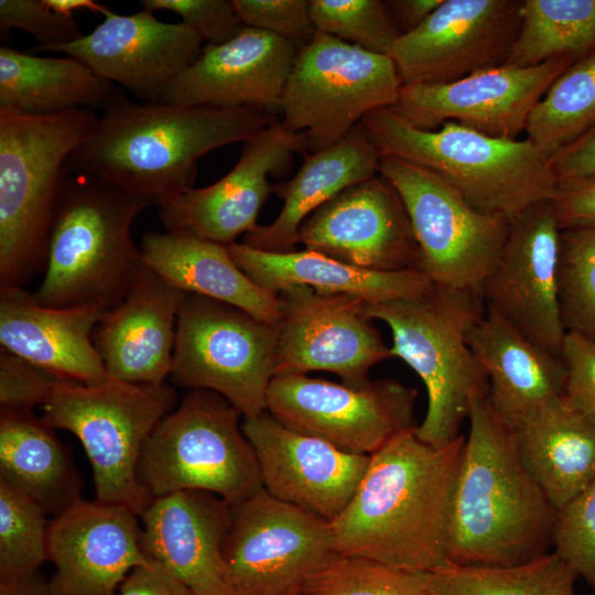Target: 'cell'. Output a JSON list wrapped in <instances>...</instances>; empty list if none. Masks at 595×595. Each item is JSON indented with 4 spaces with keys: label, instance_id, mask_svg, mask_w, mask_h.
Returning <instances> with one entry per match:
<instances>
[{
    "label": "cell",
    "instance_id": "38",
    "mask_svg": "<svg viewBox=\"0 0 595 595\" xmlns=\"http://www.w3.org/2000/svg\"><path fill=\"white\" fill-rule=\"evenodd\" d=\"M556 281L565 332L595 343V228L561 230Z\"/></svg>",
    "mask_w": 595,
    "mask_h": 595
},
{
    "label": "cell",
    "instance_id": "25",
    "mask_svg": "<svg viewBox=\"0 0 595 595\" xmlns=\"http://www.w3.org/2000/svg\"><path fill=\"white\" fill-rule=\"evenodd\" d=\"M139 518L148 558L194 595H238L224 558L231 505L210 493L185 490L154 498Z\"/></svg>",
    "mask_w": 595,
    "mask_h": 595
},
{
    "label": "cell",
    "instance_id": "47",
    "mask_svg": "<svg viewBox=\"0 0 595 595\" xmlns=\"http://www.w3.org/2000/svg\"><path fill=\"white\" fill-rule=\"evenodd\" d=\"M562 360L566 369L564 396L595 420V343L566 333Z\"/></svg>",
    "mask_w": 595,
    "mask_h": 595
},
{
    "label": "cell",
    "instance_id": "44",
    "mask_svg": "<svg viewBox=\"0 0 595 595\" xmlns=\"http://www.w3.org/2000/svg\"><path fill=\"white\" fill-rule=\"evenodd\" d=\"M245 26L260 29L300 47L316 34L310 0H231Z\"/></svg>",
    "mask_w": 595,
    "mask_h": 595
},
{
    "label": "cell",
    "instance_id": "23",
    "mask_svg": "<svg viewBox=\"0 0 595 595\" xmlns=\"http://www.w3.org/2000/svg\"><path fill=\"white\" fill-rule=\"evenodd\" d=\"M138 517L97 499L54 517L47 531V560L55 567L50 595H118L128 574L149 561Z\"/></svg>",
    "mask_w": 595,
    "mask_h": 595
},
{
    "label": "cell",
    "instance_id": "11",
    "mask_svg": "<svg viewBox=\"0 0 595 595\" xmlns=\"http://www.w3.org/2000/svg\"><path fill=\"white\" fill-rule=\"evenodd\" d=\"M277 324L230 304L186 293L181 306L170 379L224 397L242 418L266 411L275 376Z\"/></svg>",
    "mask_w": 595,
    "mask_h": 595
},
{
    "label": "cell",
    "instance_id": "32",
    "mask_svg": "<svg viewBox=\"0 0 595 595\" xmlns=\"http://www.w3.org/2000/svg\"><path fill=\"white\" fill-rule=\"evenodd\" d=\"M141 252L144 263L175 289L230 304L268 324L279 322L278 293L257 285L226 246L166 230L144 234Z\"/></svg>",
    "mask_w": 595,
    "mask_h": 595
},
{
    "label": "cell",
    "instance_id": "26",
    "mask_svg": "<svg viewBox=\"0 0 595 595\" xmlns=\"http://www.w3.org/2000/svg\"><path fill=\"white\" fill-rule=\"evenodd\" d=\"M186 293L148 266L127 296L107 311L93 342L116 380L158 385L170 377L177 317Z\"/></svg>",
    "mask_w": 595,
    "mask_h": 595
},
{
    "label": "cell",
    "instance_id": "14",
    "mask_svg": "<svg viewBox=\"0 0 595 595\" xmlns=\"http://www.w3.org/2000/svg\"><path fill=\"white\" fill-rule=\"evenodd\" d=\"M333 553L329 521L263 488L231 506L224 558L238 595H300Z\"/></svg>",
    "mask_w": 595,
    "mask_h": 595
},
{
    "label": "cell",
    "instance_id": "37",
    "mask_svg": "<svg viewBox=\"0 0 595 595\" xmlns=\"http://www.w3.org/2000/svg\"><path fill=\"white\" fill-rule=\"evenodd\" d=\"M595 126V48L574 61L532 109L529 139L547 158Z\"/></svg>",
    "mask_w": 595,
    "mask_h": 595
},
{
    "label": "cell",
    "instance_id": "46",
    "mask_svg": "<svg viewBox=\"0 0 595 595\" xmlns=\"http://www.w3.org/2000/svg\"><path fill=\"white\" fill-rule=\"evenodd\" d=\"M62 378L1 348L0 408L32 411L43 405L52 387Z\"/></svg>",
    "mask_w": 595,
    "mask_h": 595
},
{
    "label": "cell",
    "instance_id": "21",
    "mask_svg": "<svg viewBox=\"0 0 595 595\" xmlns=\"http://www.w3.org/2000/svg\"><path fill=\"white\" fill-rule=\"evenodd\" d=\"M104 21L79 39L43 52H58L86 64L147 102H159L167 86L201 55L203 39L184 22L167 23L153 12H104Z\"/></svg>",
    "mask_w": 595,
    "mask_h": 595
},
{
    "label": "cell",
    "instance_id": "10",
    "mask_svg": "<svg viewBox=\"0 0 595 595\" xmlns=\"http://www.w3.org/2000/svg\"><path fill=\"white\" fill-rule=\"evenodd\" d=\"M401 87L388 55L316 32L298 52L283 91L280 122L302 132L306 153H315L344 139L370 111L393 107Z\"/></svg>",
    "mask_w": 595,
    "mask_h": 595
},
{
    "label": "cell",
    "instance_id": "48",
    "mask_svg": "<svg viewBox=\"0 0 595 595\" xmlns=\"http://www.w3.org/2000/svg\"><path fill=\"white\" fill-rule=\"evenodd\" d=\"M552 201L561 230L595 228V176L559 183Z\"/></svg>",
    "mask_w": 595,
    "mask_h": 595
},
{
    "label": "cell",
    "instance_id": "45",
    "mask_svg": "<svg viewBox=\"0 0 595 595\" xmlns=\"http://www.w3.org/2000/svg\"><path fill=\"white\" fill-rule=\"evenodd\" d=\"M143 9L169 10L182 18L203 41L219 45L234 39L245 24L228 0H142Z\"/></svg>",
    "mask_w": 595,
    "mask_h": 595
},
{
    "label": "cell",
    "instance_id": "8",
    "mask_svg": "<svg viewBox=\"0 0 595 595\" xmlns=\"http://www.w3.org/2000/svg\"><path fill=\"white\" fill-rule=\"evenodd\" d=\"M176 399L166 382L134 385L111 379L89 386L60 379L42 405V420L79 440L90 463L97 500L125 506L140 517L154 499L138 479L141 452Z\"/></svg>",
    "mask_w": 595,
    "mask_h": 595
},
{
    "label": "cell",
    "instance_id": "33",
    "mask_svg": "<svg viewBox=\"0 0 595 595\" xmlns=\"http://www.w3.org/2000/svg\"><path fill=\"white\" fill-rule=\"evenodd\" d=\"M0 480L53 517L83 500L66 447L32 411L0 409Z\"/></svg>",
    "mask_w": 595,
    "mask_h": 595
},
{
    "label": "cell",
    "instance_id": "30",
    "mask_svg": "<svg viewBox=\"0 0 595 595\" xmlns=\"http://www.w3.org/2000/svg\"><path fill=\"white\" fill-rule=\"evenodd\" d=\"M509 428L521 462L556 511L595 482V420L565 396Z\"/></svg>",
    "mask_w": 595,
    "mask_h": 595
},
{
    "label": "cell",
    "instance_id": "20",
    "mask_svg": "<svg viewBox=\"0 0 595 595\" xmlns=\"http://www.w3.org/2000/svg\"><path fill=\"white\" fill-rule=\"evenodd\" d=\"M298 239L305 249L357 268L422 271L404 203L380 174L347 187L314 210L302 223Z\"/></svg>",
    "mask_w": 595,
    "mask_h": 595
},
{
    "label": "cell",
    "instance_id": "6",
    "mask_svg": "<svg viewBox=\"0 0 595 595\" xmlns=\"http://www.w3.org/2000/svg\"><path fill=\"white\" fill-rule=\"evenodd\" d=\"M360 123L380 156L429 170L480 213L511 220L554 196L558 182L548 158L527 138H495L454 121L421 130L391 107L370 111Z\"/></svg>",
    "mask_w": 595,
    "mask_h": 595
},
{
    "label": "cell",
    "instance_id": "42",
    "mask_svg": "<svg viewBox=\"0 0 595 595\" xmlns=\"http://www.w3.org/2000/svg\"><path fill=\"white\" fill-rule=\"evenodd\" d=\"M553 548L595 589V482L558 510Z\"/></svg>",
    "mask_w": 595,
    "mask_h": 595
},
{
    "label": "cell",
    "instance_id": "12",
    "mask_svg": "<svg viewBox=\"0 0 595 595\" xmlns=\"http://www.w3.org/2000/svg\"><path fill=\"white\" fill-rule=\"evenodd\" d=\"M379 174L404 203L421 270L435 285L480 292L502 251L510 220L476 210L436 174L399 158L380 156Z\"/></svg>",
    "mask_w": 595,
    "mask_h": 595
},
{
    "label": "cell",
    "instance_id": "4",
    "mask_svg": "<svg viewBox=\"0 0 595 595\" xmlns=\"http://www.w3.org/2000/svg\"><path fill=\"white\" fill-rule=\"evenodd\" d=\"M151 204L102 178L68 174L34 299L50 307H116L147 264L131 238Z\"/></svg>",
    "mask_w": 595,
    "mask_h": 595
},
{
    "label": "cell",
    "instance_id": "19",
    "mask_svg": "<svg viewBox=\"0 0 595 595\" xmlns=\"http://www.w3.org/2000/svg\"><path fill=\"white\" fill-rule=\"evenodd\" d=\"M306 153L305 138L279 121L246 140L236 165L217 182L188 187L159 205L167 231H182L223 246L255 230L257 218L274 192L270 175L288 173L293 154Z\"/></svg>",
    "mask_w": 595,
    "mask_h": 595
},
{
    "label": "cell",
    "instance_id": "39",
    "mask_svg": "<svg viewBox=\"0 0 595 595\" xmlns=\"http://www.w3.org/2000/svg\"><path fill=\"white\" fill-rule=\"evenodd\" d=\"M47 513L0 480V583L36 572L47 560Z\"/></svg>",
    "mask_w": 595,
    "mask_h": 595
},
{
    "label": "cell",
    "instance_id": "51",
    "mask_svg": "<svg viewBox=\"0 0 595 595\" xmlns=\"http://www.w3.org/2000/svg\"><path fill=\"white\" fill-rule=\"evenodd\" d=\"M443 0H391L386 1L402 34L416 29Z\"/></svg>",
    "mask_w": 595,
    "mask_h": 595
},
{
    "label": "cell",
    "instance_id": "22",
    "mask_svg": "<svg viewBox=\"0 0 595 595\" xmlns=\"http://www.w3.org/2000/svg\"><path fill=\"white\" fill-rule=\"evenodd\" d=\"M241 428L263 489L329 522L347 507L368 466L369 455L347 453L293 431L267 411L244 418Z\"/></svg>",
    "mask_w": 595,
    "mask_h": 595
},
{
    "label": "cell",
    "instance_id": "50",
    "mask_svg": "<svg viewBox=\"0 0 595 595\" xmlns=\"http://www.w3.org/2000/svg\"><path fill=\"white\" fill-rule=\"evenodd\" d=\"M118 595H194L165 566L149 559L134 567L125 578Z\"/></svg>",
    "mask_w": 595,
    "mask_h": 595
},
{
    "label": "cell",
    "instance_id": "2",
    "mask_svg": "<svg viewBox=\"0 0 595 595\" xmlns=\"http://www.w3.org/2000/svg\"><path fill=\"white\" fill-rule=\"evenodd\" d=\"M278 122L277 112L258 108L139 104L125 97L104 111L65 167L159 206L192 187L199 158Z\"/></svg>",
    "mask_w": 595,
    "mask_h": 595
},
{
    "label": "cell",
    "instance_id": "7",
    "mask_svg": "<svg viewBox=\"0 0 595 595\" xmlns=\"http://www.w3.org/2000/svg\"><path fill=\"white\" fill-rule=\"evenodd\" d=\"M367 312L390 327L391 357L407 363L426 388L418 437L437 448L450 445L461 435L472 400L488 394L487 375L466 342L487 312L482 293L434 284L416 299L367 304Z\"/></svg>",
    "mask_w": 595,
    "mask_h": 595
},
{
    "label": "cell",
    "instance_id": "41",
    "mask_svg": "<svg viewBox=\"0 0 595 595\" xmlns=\"http://www.w3.org/2000/svg\"><path fill=\"white\" fill-rule=\"evenodd\" d=\"M310 13L316 32L375 54L388 55L401 35L381 0H310Z\"/></svg>",
    "mask_w": 595,
    "mask_h": 595
},
{
    "label": "cell",
    "instance_id": "34",
    "mask_svg": "<svg viewBox=\"0 0 595 595\" xmlns=\"http://www.w3.org/2000/svg\"><path fill=\"white\" fill-rule=\"evenodd\" d=\"M125 96L79 60L42 57L0 47V110L51 115L73 109L106 111Z\"/></svg>",
    "mask_w": 595,
    "mask_h": 595
},
{
    "label": "cell",
    "instance_id": "3",
    "mask_svg": "<svg viewBox=\"0 0 595 595\" xmlns=\"http://www.w3.org/2000/svg\"><path fill=\"white\" fill-rule=\"evenodd\" d=\"M455 479L447 562L508 566L549 553L556 510L529 474L510 428L486 398L472 400Z\"/></svg>",
    "mask_w": 595,
    "mask_h": 595
},
{
    "label": "cell",
    "instance_id": "1",
    "mask_svg": "<svg viewBox=\"0 0 595 595\" xmlns=\"http://www.w3.org/2000/svg\"><path fill=\"white\" fill-rule=\"evenodd\" d=\"M415 429L369 455L351 500L329 522L334 553L415 574L447 563L452 496L466 437L437 448Z\"/></svg>",
    "mask_w": 595,
    "mask_h": 595
},
{
    "label": "cell",
    "instance_id": "43",
    "mask_svg": "<svg viewBox=\"0 0 595 595\" xmlns=\"http://www.w3.org/2000/svg\"><path fill=\"white\" fill-rule=\"evenodd\" d=\"M11 28L33 35L40 43L33 50L35 52L73 42L84 35L73 17L55 12L45 0H1V34H7Z\"/></svg>",
    "mask_w": 595,
    "mask_h": 595
},
{
    "label": "cell",
    "instance_id": "52",
    "mask_svg": "<svg viewBox=\"0 0 595 595\" xmlns=\"http://www.w3.org/2000/svg\"><path fill=\"white\" fill-rule=\"evenodd\" d=\"M0 595H50L47 581L39 572L12 583H0Z\"/></svg>",
    "mask_w": 595,
    "mask_h": 595
},
{
    "label": "cell",
    "instance_id": "5",
    "mask_svg": "<svg viewBox=\"0 0 595 595\" xmlns=\"http://www.w3.org/2000/svg\"><path fill=\"white\" fill-rule=\"evenodd\" d=\"M98 120L89 109L0 110V288H23L44 272L66 160Z\"/></svg>",
    "mask_w": 595,
    "mask_h": 595
},
{
    "label": "cell",
    "instance_id": "53",
    "mask_svg": "<svg viewBox=\"0 0 595 595\" xmlns=\"http://www.w3.org/2000/svg\"><path fill=\"white\" fill-rule=\"evenodd\" d=\"M45 3L55 12L66 17H73L74 11L77 10L87 9L101 14L107 10V8L91 0H45Z\"/></svg>",
    "mask_w": 595,
    "mask_h": 595
},
{
    "label": "cell",
    "instance_id": "31",
    "mask_svg": "<svg viewBox=\"0 0 595 595\" xmlns=\"http://www.w3.org/2000/svg\"><path fill=\"white\" fill-rule=\"evenodd\" d=\"M226 247L235 263L257 285L275 293L304 285L318 292L354 295L375 304L416 299L434 285L420 270L370 271L309 249L267 252L237 242Z\"/></svg>",
    "mask_w": 595,
    "mask_h": 595
},
{
    "label": "cell",
    "instance_id": "17",
    "mask_svg": "<svg viewBox=\"0 0 595 595\" xmlns=\"http://www.w3.org/2000/svg\"><path fill=\"white\" fill-rule=\"evenodd\" d=\"M560 226L552 198L510 220L507 240L480 293L526 338L562 359L566 332L558 300Z\"/></svg>",
    "mask_w": 595,
    "mask_h": 595
},
{
    "label": "cell",
    "instance_id": "35",
    "mask_svg": "<svg viewBox=\"0 0 595 595\" xmlns=\"http://www.w3.org/2000/svg\"><path fill=\"white\" fill-rule=\"evenodd\" d=\"M431 595H576V571L555 552L508 566L451 562L418 574Z\"/></svg>",
    "mask_w": 595,
    "mask_h": 595
},
{
    "label": "cell",
    "instance_id": "18",
    "mask_svg": "<svg viewBox=\"0 0 595 595\" xmlns=\"http://www.w3.org/2000/svg\"><path fill=\"white\" fill-rule=\"evenodd\" d=\"M576 60L565 55L531 67L504 65L446 84L402 86L391 108L421 130L454 121L490 137L518 140L534 106Z\"/></svg>",
    "mask_w": 595,
    "mask_h": 595
},
{
    "label": "cell",
    "instance_id": "13",
    "mask_svg": "<svg viewBox=\"0 0 595 595\" xmlns=\"http://www.w3.org/2000/svg\"><path fill=\"white\" fill-rule=\"evenodd\" d=\"M418 391L398 380L349 386L300 374L272 378L266 411L286 428L357 455H370L416 428Z\"/></svg>",
    "mask_w": 595,
    "mask_h": 595
},
{
    "label": "cell",
    "instance_id": "16",
    "mask_svg": "<svg viewBox=\"0 0 595 595\" xmlns=\"http://www.w3.org/2000/svg\"><path fill=\"white\" fill-rule=\"evenodd\" d=\"M521 6L522 0H443L388 52L402 86L452 83L506 65Z\"/></svg>",
    "mask_w": 595,
    "mask_h": 595
},
{
    "label": "cell",
    "instance_id": "36",
    "mask_svg": "<svg viewBox=\"0 0 595 595\" xmlns=\"http://www.w3.org/2000/svg\"><path fill=\"white\" fill-rule=\"evenodd\" d=\"M595 48V0H522L519 34L506 63L531 67Z\"/></svg>",
    "mask_w": 595,
    "mask_h": 595
},
{
    "label": "cell",
    "instance_id": "9",
    "mask_svg": "<svg viewBox=\"0 0 595 595\" xmlns=\"http://www.w3.org/2000/svg\"><path fill=\"white\" fill-rule=\"evenodd\" d=\"M240 416L214 391H188L145 441L138 464L140 484L153 498L199 490L231 506L263 488Z\"/></svg>",
    "mask_w": 595,
    "mask_h": 595
},
{
    "label": "cell",
    "instance_id": "27",
    "mask_svg": "<svg viewBox=\"0 0 595 595\" xmlns=\"http://www.w3.org/2000/svg\"><path fill=\"white\" fill-rule=\"evenodd\" d=\"M107 311L99 306L50 307L23 288H0V344L58 378L104 383L113 378L96 350L93 331Z\"/></svg>",
    "mask_w": 595,
    "mask_h": 595
},
{
    "label": "cell",
    "instance_id": "15",
    "mask_svg": "<svg viewBox=\"0 0 595 595\" xmlns=\"http://www.w3.org/2000/svg\"><path fill=\"white\" fill-rule=\"evenodd\" d=\"M278 295L275 376L328 371L358 387L370 380L374 365L391 357L360 298L304 285Z\"/></svg>",
    "mask_w": 595,
    "mask_h": 595
},
{
    "label": "cell",
    "instance_id": "40",
    "mask_svg": "<svg viewBox=\"0 0 595 595\" xmlns=\"http://www.w3.org/2000/svg\"><path fill=\"white\" fill-rule=\"evenodd\" d=\"M300 595H431L419 575L375 561L333 553Z\"/></svg>",
    "mask_w": 595,
    "mask_h": 595
},
{
    "label": "cell",
    "instance_id": "24",
    "mask_svg": "<svg viewBox=\"0 0 595 595\" xmlns=\"http://www.w3.org/2000/svg\"><path fill=\"white\" fill-rule=\"evenodd\" d=\"M299 50L292 41L245 26L226 43L207 44L159 102L280 111Z\"/></svg>",
    "mask_w": 595,
    "mask_h": 595
},
{
    "label": "cell",
    "instance_id": "29",
    "mask_svg": "<svg viewBox=\"0 0 595 595\" xmlns=\"http://www.w3.org/2000/svg\"><path fill=\"white\" fill-rule=\"evenodd\" d=\"M380 154L361 123L336 144L303 154L296 174L275 185L283 201L277 218L245 235L242 244L267 252H291L302 223L318 207L349 186L379 174Z\"/></svg>",
    "mask_w": 595,
    "mask_h": 595
},
{
    "label": "cell",
    "instance_id": "28",
    "mask_svg": "<svg viewBox=\"0 0 595 595\" xmlns=\"http://www.w3.org/2000/svg\"><path fill=\"white\" fill-rule=\"evenodd\" d=\"M466 342L487 375V402L508 426L565 394L563 360L494 312L487 310Z\"/></svg>",
    "mask_w": 595,
    "mask_h": 595
},
{
    "label": "cell",
    "instance_id": "49",
    "mask_svg": "<svg viewBox=\"0 0 595 595\" xmlns=\"http://www.w3.org/2000/svg\"><path fill=\"white\" fill-rule=\"evenodd\" d=\"M548 163L558 184L595 176V126L549 156Z\"/></svg>",
    "mask_w": 595,
    "mask_h": 595
}]
</instances>
